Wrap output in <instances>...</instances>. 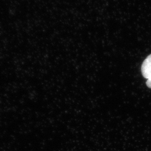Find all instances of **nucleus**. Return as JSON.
I'll return each instance as SVG.
<instances>
[{"instance_id":"1","label":"nucleus","mask_w":151,"mask_h":151,"mask_svg":"<svg viewBox=\"0 0 151 151\" xmlns=\"http://www.w3.org/2000/svg\"><path fill=\"white\" fill-rule=\"evenodd\" d=\"M141 69L143 77L147 80V86L151 88V54L144 60Z\"/></svg>"}]
</instances>
